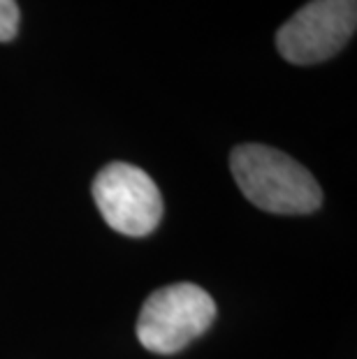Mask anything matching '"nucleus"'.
I'll use <instances>...</instances> for the list:
<instances>
[{
    "label": "nucleus",
    "mask_w": 357,
    "mask_h": 359,
    "mask_svg": "<svg viewBox=\"0 0 357 359\" xmlns=\"http://www.w3.org/2000/svg\"><path fill=\"white\" fill-rule=\"evenodd\" d=\"M232 177L257 209L297 216L323 204V190L307 167L264 144H241L230 156Z\"/></svg>",
    "instance_id": "nucleus-1"
},
{
    "label": "nucleus",
    "mask_w": 357,
    "mask_h": 359,
    "mask_svg": "<svg viewBox=\"0 0 357 359\" xmlns=\"http://www.w3.org/2000/svg\"><path fill=\"white\" fill-rule=\"evenodd\" d=\"M216 304L195 283H174L156 290L137 318V339L149 353L174 355L209 330Z\"/></svg>",
    "instance_id": "nucleus-2"
},
{
    "label": "nucleus",
    "mask_w": 357,
    "mask_h": 359,
    "mask_svg": "<svg viewBox=\"0 0 357 359\" xmlns=\"http://www.w3.org/2000/svg\"><path fill=\"white\" fill-rule=\"evenodd\" d=\"M357 26V0H311L276 33V49L292 65L337 56Z\"/></svg>",
    "instance_id": "nucleus-3"
},
{
    "label": "nucleus",
    "mask_w": 357,
    "mask_h": 359,
    "mask_svg": "<svg viewBox=\"0 0 357 359\" xmlns=\"http://www.w3.org/2000/svg\"><path fill=\"white\" fill-rule=\"evenodd\" d=\"M93 200L112 230L147 236L163 220V195L147 172L130 163L102 167L93 181Z\"/></svg>",
    "instance_id": "nucleus-4"
},
{
    "label": "nucleus",
    "mask_w": 357,
    "mask_h": 359,
    "mask_svg": "<svg viewBox=\"0 0 357 359\" xmlns=\"http://www.w3.org/2000/svg\"><path fill=\"white\" fill-rule=\"evenodd\" d=\"M19 33L17 0H0V42H12Z\"/></svg>",
    "instance_id": "nucleus-5"
}]
</instances>
